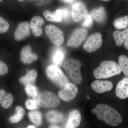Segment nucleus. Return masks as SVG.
Returning a JSON list of instances; mask_svg holds the SVG:
<instances>
[{"mask_svg": "<svg viewBox=\"0 0 128 128\" xmlns=\"http://www.w3.org/2000/svg\"><path fill=\"white\" fill-rule=\"evenodd\" d=\"M102 44V34L99 33H96L88 38L83 45V49L88 52H92L100 48Z\"/></svg>", "mask_w": 128, "mask_h": 128, "instance_id": "0eeeda50", "label": "nucleus"}, {"mask_svg": "<svg viewBox=\"0 0 128 128\" xmlns=\"http://www.w3.org/2000/svg\"><path fill=\"white\" fill-rule=\"evenodd\" d=\"M45 30L46 35L56 46H59L64 43V34L58 28L54 25H48L46 26Z\"/></svg>", "mask_w": 128, "mask_h": 128, "instance_id": "423d86ee", "label": "nucleus"}, {"mask_svg": "<svg viewBox=\"0 0 128 128\" xmlns=\"http://www.w3.org/2000/svg\"><path fill=\"white\" fill-rule=\"evenodd\" d=\"M124 47L126 50H128V37L124 41Z\"/></svg>", "mask_w": 128, "mask_h": 128, "instance_id": "72a5a7b5", "label": "nucleus"}, {"mask_svg": "<svg viewBox=\"0 0 128 128\" xmlns=\"http://www.w3.org/2000/svg\"><path fill=\"white\" fill-rule=\"evenodd\" d=\"M44 23V21L39 16L34 17L31 20L30 28L35 36L38 37L41 36L42 33L41 26Z\"/></svg>", "mask_w": 128, "mask_h": 128, "instance_id": "dca6fc26", "label": "nucleus"}, {"mask_svg": "<svg viewBox=\"0 0 128 128\" xmlns=\"http://www.w3.org/2000/svg\"><path fill=\"white\" fill-rule=\"evenodd\" d=\"M14 102V97L11 94L8 93L5 90H0V104L5 109H8L11 106Z\"/></svg>", "mask_w": 128, "mask_h": 128, "instance_id": "f3484780", "label": "nucleus"}, {"mask_svg": "<svg viewBox=\"0 0 128 128\" xmlns=\"http://www.w3.org/2000/svg\"><path fill=\"white\" fill-rule=\"evenodd\" d=\"M24 0H18V1L20 2H22Z\"/></svg>", "mask_w": 128, "mask_h": 128, "instance_id": "58836bf2", "label": "nucleus"}, {"mask_svg": "<svg viewBox=\"0 0 128 128\" xmlns=\"http://www.w3.org/2000/svg\"><path fill=\"white\" fill-rule=\"evenodd\" d=\"M30 25L28 22H23L18 24L14 33V38L17 41H20L29 36Z\"/></svg>", "mask_w": 128, "mask_h": 128, "instance_id": "f8f14e48", "label": "nucleus"}, {"mask_svg": "<svg viewBox=\"0 0 128 128\" xmlns=\"http://www.w3.org/2000/svg\"><path fill=\"white\" fill-rule=\"evenodd\" d=\"M114 27L119 30L127 28L128 26V16L117 19L114 22Z\"/></svg>", "mask_w": 128, "mask_h": 128, "instance_id": "bb28decb", "label": "nucleus"}, {"mask_svg": "<svg viewBox=\"0 0 128 128\" xmlns=\"http://www.w3.org/2000/svg\"><path fill=\"white\" fill-rule=\"evenodd\" d=\"M82 64L80 60L72 58L67 60L64 63V68L69 78L74 83L80 85L82 82L80 73Z\"/></svg>", "mask_w": 128, "mask_h": 128, "instance_id": "7ed1b4c3", "label": "nucleus"}, {"mask_svg": "<svg viewBox=\"0 0 128 128\" xmlns=\"http://www.w3.org/2000/svg\"><path fill=\"white\" fill-rule=\"evenodd\" d=\"M44 15L47 20L56 22H60L63 20L62 10L57 9L54 12L48 10L44 12Z\"/></svg>", "mask_w": 128, "mask_h": 128, "instance_id": "6ab92c4d", "label": "nucleus"}, {"mask_svg": "<svg viewBox=\"0 0 128 128\" xmlns=\"http://www.w3.org/2000/svg\"><path fill=\"white\" fill-rule=\"evenodd\" d=\"M62 10L63 20H66L70 18V10L67 8H63Z\"/></svg>", "mask_w": 128, "mask_h": 128, "instance_id": "473e14b6", "label": "nucleus"}, {"mask_svg": "<svg viewBox=\"0 0 128 128\" xmlns=\"http://www.w3.org/2000/svg\"><path fill=\"white\" fill-rule=\"evenodd\" d=\"M25 92L27 96L34 99H37L39 96L38 89L33 85L26 86L25 88Z\"/></svg>", "mask_w": 128, "mask_h": 128, "instance_id": "a878e982", "label": "nucleus"}, {"mask_svg": "<svg viewBox=\"0 0 128 128\" xmlns=\"http://www.w3.org/2000/svg\"><path fill=\"white\" fill-rule=\"evenodd\" d=\"M101 0L103 1L104 2H108L110 0Z\"/></svg>", "mask_w": 128, "mask_h": 128, "instance_id": "4c0bfd02", "label": "nucleus"}, {"mask_svg": "<svg viewBox=\"0 0 128 128\" xmlns=\"http://www.w3.org/2000/svg\"><path fill=\"white\" fill-rule=\"evenodd\" d=\"M2 0H0V2L2 1Z\"/></svg>", "mask_w": 128, "mask_h": 128, "instance_id": "ea45409f", "label": "nucleus"}, {"mask_svg": "<svg viewBox=\"0 0 128 128\" xmlns=\"http://www.w3.org/2000/svg\"><path fill=\"white\" fill-rule=\"evenodd\" d=\"M37 76L38 72L36 70H27L26 75L20 78L19 81L25 86L33 85L36 81Z\"/></svg>", "mask_w": 128, "mask_h": 128, "instance_id": "a211bd4d", "label": "nucleus"}, {"mask_svg": "<svg viewBox=\"0 0 128 128\" xmlns=\"http://www.w3.org/2000/svg\"><path fill=\"white\" fill-rule=\"evenodd\" d=\"M25 104L26 108L28 110L34 111L37 110L39 108V105L37 99H28L26 101Z\"/></svg>", "mask_w": 128, "mask_h": 128, "instance_id": "c85d7f7f", "label": "nucleus"}, {"mask_svg": "<svg viewBox=\"0 0 128 128\" xmlns=\"http://www.w3.org/2000/svg\"><path fill=\"white\" fill-rule=\"evenodd\" d=\"M46 73L48 79L60 88H64L70 83L67 76L60 69L54 65L48 66Z\"/></svg>", "mask_w": 128, "mask_h": 128, "instance_id": "20e7f679", "label": "nucleus"}, {"mask_svg": "<svg viewBox=\"0 0 128 128\" xmlns=\"http://www.w3.org/2000/svg\"><path fill=\"white\" fill-rule=\"evenodd\" d=\"M78 93V87L75 84L69 83L58 93V96L61 100L69 102L75 98Z\"/></svg>", "mask_w": 128, "mask_h": 128, "instance_id": "9d476101", "label": "nucleus"}, {"mask_svg": "<svg viewBox=\"0 0 128 128\" xmlns=\"http://www.w3.org/2000/svg\"><path fill=\"white\" fill-rule=\"evenodd\" d=\"M121 72L119 65L116 62L106 60L101 63L100 66L94 70L93 74L96 79H106L118 75Z\"/></svg>", "mask_w": 128, "mask_h": 128, "instance_id": "f03ea898", "label": "nucleus"}, {"mask_svg": "<svg viewBox=\"0 0 128 128\" xmlns=\"http://www.w3.org/2000/svg\"><path fill=\"white\" fill-rule=\"evenodd\" d=\"M48 128H62L60 126L55 125H50L48 127Z\"/></svg>", "mask_w": 128, "mask_h": 128, "instance_id": "f704fd0d", "label": "nucleus"}, {"mask_svg": "<svg viewBox=\"0 0 128 128\" xmlns=\"http://www.w3.org/2000/svg\"><path fill=\"white\" fill-rule=\"evenodd\" d=\"M8 72V67L6 64L0 60V76L5 75Z\"/></svg>", "mask_w": 128, "mask_h": 128, "instance_id": "2f4dec72", "label": "nucleus"}, {"mask_svg": "<svg viewBox=\"0 0 128 128\" xmlns=\"http://www.w3.org/2000/svg\"><path fill=\"white\" fill-rule=\"evenodd\" d=\"M93 24V19L90 14H89L84 19V21L82 23V26L85 27H89L91 26Z\"/></svg>", "mask_w": 128, "mask_h": 128, "instance_id": "7c9ffc66", "label": "nucleus"}, {"mask_svg": "<svg viewBox=\"0 0 128 128\" xmlns=\"http://www.w3.org/2000/svg\"><path fill=\"white\" fill-rule=\"evenodd\" d=\"M91 16L98 22H102L106 18V12L104 8L101 6L98 9L92 10L91 12Z\"/></svg>", "mask_w": 128, "mask_h": 128, "instance_id": "4be33fe9", "label": "nucleus"}, {"mask_svg": "<svg viewBox=\"0 0 128 128\" xmlns=\"http://www.w3.org/2000/svg\"><path fill=\"white\" fill-rule=\"evenodd\" d=\"M91 112L93 114H94V113H95V110H94V109H92V110Z\"/></svg>", "mask_w": 128, "mask_h": 128, "instance_id": "e433bc0d", "label": "nucleus"}, {"mask_svg": "<svg viewBox=\"0 0 128 128\" xmlns=\"http://www.w3.org/2000/svg\"><path fill=\"white\" fill-rule=\"evenodd\" d=\"M117 96L122 100L128 98V77H125L118 82L116 88Z\"/></svg>", "mask_w": 128, "mask_h": 128, "instance_id": "4468645a", "label": "nucleus"}, {"mask_svg": "<svg viewBox=\"0 0 128 128\" xmlns=\"http://www.w3.org/2000/svg\"><path fill=\"white\" fill-rule=\"evenodd\" d=\"M118 64L122 72L126 76H128V57L121 55L118 57Z\"/></svg>", "mask_w": 128, "mask_h": 128, "instance_id": "393cba45", "label": "nucleus"}, {"mask_svg": "<svg viewBox=\"0 0 128 128\" xmlns=\"http://www.w3.org/2000/svg\"><path fill=\"white\" fill-rule=\"evenodd\" d=\"M92 89L99 94L110 92L113 88V84L111 82L96 80L92 83Z\"/></svg>", "mask_w": 128, "mask_h": 128, "instance_id": "ddd939ff", "label": "nucleus"}, {"mask_svg": "<svg viewBox=\"0 0 128 128\" xmlns=\"http://www.w3.org/2000/svg\"><path fill=\"white\" fill-rule=\"evenodd\" d=\"M64 54L61 50H57L55 51L53 57V61L56 65H60L64 60Z\"/></svg>", "mask_w": 128, "mask_h": 128, "instance_id": "cd10ccee", "label": "nucleus"}, {"mask_svg": "<svg viewBox=\"0 0 128 128\" xmlns=\"http://www.w3.org/2000/svg\"><path fill=\"white\" fill-rule=\"evenodd\" d=\"M113 37L117 46H122L128 37V28L122 32L115 31L114 33Z\"/></svg>", "mask_w": 128, "mask_h": 128, "instance_id": "412c9836", "label": "nucleus"}, {"mask_svg": "<svg viewBox=\"0 0 128 128\" xmlns=\"http://www.w3.org/2000/svg\"><path fill=\"white\" fill-rule=\"evenodd\" d=\"M28 117L31 122L36 126H41L42 122V116L40 112L36 111L30 112Z\"/></svg>", "mask_w": 128, "mask_h": 128, "instance_id": "b1692460", "label": "nucleus"}, {"mask_svg": "<svg viewBox=\"0 0 128 128\" xmlns=\"http://www.w3.org/2000/svg\"><path fill=\"white\" fill-rule=\"evenodd\" d=\"M38 58V55L32 52V48L27 45L22 48L20 53V59L21 62L26 64H32L36 61Z\"/></svg>", "mask_w": 128, "mask_h": 128, "instance_id": "9b49d317", "label": "nucleus"}, {"mask_svg": "<svg viewBox=\"0 0 128 128\" xmlns=\"http://www.w3.org/2000/svg\"><path fill=\"white\" fill-rule=\"evenodd\" d=\"M47 120L50 124H57L62 122L64 119L62 114L55 111L48 112L46 115Z\"/></svg>", "mask_w": 128, "mask_h": 128, "instance_id": "aec40b11", "label": "nucleus"}, {"mask_svg": "<svg viewBox=\"0 0 128 128\" xmlns=\"http://www.w3.org/2000/svg\"><path fill=\"white\" fill-rule=\"evenodd\" d=\"M37 100L39 106L45 108H56L60 104V100L58 98L55 94L50 92H41Z\"/></svg>", "mask_w": 128, "mask_h": 128, "instance_id": "39448f33", "label": "nucleus"}, {"mask_svg": "<svg viewBox=\"0 0 128 128\" xmlns=\"http://www.w3.org/2000/svg\"><path fill=\"white\" fill-rule=\"evenodd\" d=\"M36 128V127L34 126H32V125H30V126H28L27 128Z\"/></svg>", "mask_w": 128, "mask_h": 128, "instance_id": "c9c22d12", "label": "nucleus"}, {"mask_svg": "<svg viewBox=\"0 0 128 128\" xmlns=\"http://www.w3.org/2000/svg\"><path fill=\"white\" fill-rule=\"evenodd\" d=\"M81 120V115L80 112L77 110H72L69 114L65 128H77L80 126Z\"/></svg>", "mask_w": 128, "mask_h": 128, "instance_id": "2eb2a0df", "label": "nucleus"}, {"mask_svg": "<svg viewBox=\"0 0 128 128\" xmlns=\"http://www.w3.org/2000/svg\"><path fill=\"white\" fill-rule=\"evenodd\" d=\"M10 25L7 21L0 16V34L6 32L9 30Z\"/></svg>", "mask_w": 128, "mask_h": 128, "instance_id": "c756f323", "label": "nucleus"}, {"mask_svg": "<svg viewBox=\"0 0 128 128\" xmlns=\"http://www.w3.org/2000/svg\"><path fill=\"white\" fill-rule=\"evenodd\" d=\"M25 114V111L23 108L20 106L16 108V113L9 118V122L11 124L19 122L22 119Z\"/></svg>", "mask_w": 128, "mask_h": 128, "instance_id": "5701e85b", "label": "nucleus"}, {"mask_svg": "<svg viewBox=\"0 0 128 128\" xmlns=\"http://www.w3.org/2000/svg\"><path fill=\"white\" fill-rule=\"evenodd\" d=\"M97 118L105 123L112 127L118 126L122 122L119 112L113 108L105 104H99L94 108Z\"/></svg>", "mask_w": 128, "mask_h": 128, "instance_id": "f257e3e1", "label": "nucleus"}, {"mask_svg": "<svg viewBox=\"0 0 128 128\" xmlns=\"http://www.w3.org/2000/svg\"><path fill=\"white\" fill-rule=\"evenodd\" d=\"M88 14L87 8L83 2H77L72 6V16L76 22H80L84 20Z\"/></svg>", "mask_w": 128, "mask_h": 128, "instance_id": "1a4fd4ad", "label": "nucleus"}, {"mask_svg": "<svg viewBox=\"0 0 128 128\" xmlns=\"http://www.w3.org/2000/svg\"><path fill=\"white\" fill-rule=\"evenodd\" d=\"M87 30L85 28H80L74 32L67 42L69 47L76 48L80 47L88 35Z\"/></svg>", "mask_w": 128, "mask_h": 128, "instance_id": "6e6552de", "label": "nucleus"}]
</instances>
